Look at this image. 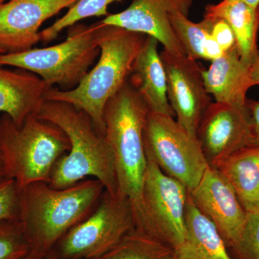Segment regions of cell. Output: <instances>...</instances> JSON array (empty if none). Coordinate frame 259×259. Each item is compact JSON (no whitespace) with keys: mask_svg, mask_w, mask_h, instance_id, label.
<instances>
[{"mask_svg":"<svg viewBox=\"0 0 259 259\" xmlns=\"http://www.w3.org/2000/svg\"><path fill=\"white\" fill-rule=\"evenodd\" d=\"M105 189L88 178L66 188L35 182L20 190L18 221L32 252L47 256L61 238L88 217Z\"/></svg>","mask_w":259,"mask_h":259,"instance_id":"6da1fadb","label":"cell"},{"mask_svg":"<svg viewBox=\"0 0 259 259\" xmlns=\"http://www.w3.org/2000/svg\"><path fill=\"white\" fill-rule=\"evenodd\" d=\"M6 1V0H0V3H3V2Z\"/></svg>","mask_w":259,"mask_h":259,"instance_id":"836d02e7","label":"cell"},{"mask_svg":"<svg viewBox=\"0 0 259 259\" xmlns=\"http://www.w3.org/2000/svg\"><path fill=\"white\" fill-rule=\"evenodd\" d=\"M44 259H59V257L57 256V255L56 254L55 251L54 250L49 253V254L45 257Z\"/></svg>","mask_w":259,"mask_h":259,"instance_id":"d6a6232c","label":"cell"},{"mask_svg":"<svg viewBox=\"0 0 259 259\" xmlns=\"http://www.w3.org/2000/svg\"><path fill=\"white\" fill-rule=\"evenodd\" d=\"M99 259H177L171 246L135 228Z\"/></svg>","mask_w":259,"mask_h":259,"instance_id":"7402d4cb","label":"cell"},{"mask_svg":"<svg viewBox=\"0 0 259 259\" xmlns=\"http://www.w3.org/2000/svg\"><path fill=\"white\" fill-rule=\"evenodd\" d=\"M148 110L138 90L127 82L107 102L104 112L105 137L113 156L117 196L134 209L136 229L144 231L143 185L148 160L143 134Z\"/></svg>","mask_w":259,"mask_h":259,"instance_id":"7a4b0ae2","label":"cell"},{"mask_svg":"<svg viewBox=\"0 0 259 259\" xmlns=\"http://www.w3.org/2000/svg\"><path fill=\"white\" fill-rule=\"evenodd\" d=\"M136 228L132 205L105 191L93 212L59 241V259H99Z\"/></svg>","mask_w":259,"mask_h":259,"instance_id":"ba28073f","label":"cell"},{"mask_svg":"<svg viewBox=\"0 0 259 259\" xmlns=\"http://www.w3.org/2000/svg\"><path fill=\"white\" fill-rule=\"evenodd\" d=\"M20 192L13 179L7 177L0 179V222L18 219Z\"/></svg>","mask_w":259,"mask_h":259,"instance_id":"484cf974","label":"cell"},{"mask_svg":"<svg viewBox=\"0 0 259 259\" xmlns=\"http://www.w3.org/2000/svg\"><path fill=\"white\" fill-rule=\"evenodd\" d=\"M49 88L30 71L0 66V112L21 126L29 116L36 114Z\"/></svg>","mask_w":259,"mask_h":259,"instance_id":"9a60e30c","label":"cell"},{"mask_svg":"<svg viewBox=\"0 0 259 259\" xmlns=\"http://www.w3.org/2000/svg\"><path fill=\"white\" fill-rule=\"evenodd\" d=\"M246 212V222L234 250L241 259H259V210Z\"/></svg>","mask_w":259,"mask_h":259,"instance_id":"d4e9b609","label":"cell"},{"mask_svg":"<svg viewBox=\"0 0 259 259\" xmlns=\"http://www.w3.org/2000/svg\"><path fill=\"white\" fill-rule=\"evenodd\" d=\"M59 127L67 136L70 148L53 168L49 185L66 188L88 178L101 182L110 195L117 196L113 156L93 120L82 110L65 102L44 100L35 114Z\"/></svg>","mask_w":259,"mask_h":259,"instance_id":"3957f363","label":"cell"},{"mask_svg":"<svg viewBox=\"0 0 259 259\" xmlns=\"http://www.w3.org/2000/svg\"><path fill=\"white\" fill-rule=\"evenodd\" d=\"M102 24L100 54L95 66L76 88L69 90L49 88L44 100L65 102L82 110L105 134V106L128 80L147 35Z\"/></svg>","mask_w":259,"mask_h":259,"instance_id":"277c9868","label":"cell"},{"mask_svg":"<svg viewBox=\"0 0 259 259\" xmlns=\"http://www.w3.org/2000/svg\"><path fill=\"white\" fill-rule=\"evenodd\" d=\"M159 42L146 37L135 61L128 81L144 99L149 112L175 116L167 96L166 71L158 52Z\"/></svg>","mask_w":259,"mask_h":259,"instance_id":"2e32d148","label":"cell"},{"mask_svg":"<svg viewBox=\"0 0 259 259\" xmlns=\"http://www.w3.org/2000/svg\"><path fill=\"white\" fill-rule=\"evenodd\" d=\"M172 28L180 40L187 56L197 60L213 61L223 54V51L211 34L212 20L204 17L194 23L183 13L177 12L170 15Z\"/></svg>","mask_w":259,"mask_h":259,"instance_id":"44dd1931","label":"cell"},{"mask_svg":"<svg viewBox=\"0 0 259 259\" xmlns=\"http://www.w3.org/2000/svg\"><path fill=\"white\" fill-rule=\"evenodd\" d=\"M160 55L166 71L167 96L177 122L196 137L199 122L212 102L204 86L203 68L187 56L165 50Z\"/></svg>","mask_w":259,"mask_h":259,"instance_id":"8fae6325","label":"cell"},{"mask_svg":"<svg viewBox=\"0 0 259 259\" xmlns=\"http://www.w3.org/2000/svg\"><path fill=\"white\" fill-rule=\"evenodd\" d=\"M101 21L70 27L64 41L42 49L0 54V66L27 70L49 88L69 90L84 78L100 54Z\"/></svg>","mask_w":259,"mask_h":259,"instance_id":"8992f818","label":"cell"},{"mask_svg":"<svg viewBox=\"0 0 259 259\" xmlns=\"http://www.w3.org/2000/svg\"><path fill=\"white\" fill-rule=\"evenodd\" d=\"M143 140L147 160L180 181L189 192L198 185L208 163L197 138L173 117L148 112Z\"/></svg>","mask_w":259,"mask_h":259,"instance_id":"52a82bcc","label":"cell"},{"mask_svg":"<svg viewBox=\"0 0 259 259\" xmlns=\"http://www.w3.org/2000/svg\"><path fill=\"white\" fill-rule=\"evenodd\" d=\"M66 134L58 126L29 116L21 126L9 116L0 117V153L7 177L20 190L35 182L49 183L56 162L69 151Z\"/></svg>","mask_w":259,"mask_h":259,"instance_id":"5b68a950","label":"cell"},{"mask_svg":"<svg viewBox=\"0 0 259 259\" xmlns=\"http://www.w3.org/2000/svg\"><path fill=\"white\" fill-rule=\"evenodd\" d=\"M187 237L177 259H233L214 223L201 212L189 193L185 213Z\"/></svg>","mask_w":259,"mask_h":259,"instance_id":"d6986e66","label":"cell"},{"mask_svg":"<svg viewBox=\"0 0 259 259\" xmlns=\"http://www.w3.org/2000/svg\"><path fill=\"white\" fill-rule=\"evenodd\" d=\"M31 251L18 219L0 222V259H24Z\"/></svg>","mask_w":259,"mask_h":259,"instance_id":"cb8c5ba5","label":"cell"},{"mask_svg":"<svg viewBox=\"0 0 259 259\" xmlns=\"http://www.w3.org/2000/svg\"><path fill=\"white\" fill-rule=\"evenodd\" d=\"M6 173H5L4 163H3V158H2L1 153H0V179L6 177Z\"/></svg>","mask_w":259,"mask_h":259,"instance_id":"4dcf8cb0","label":"cell"},{"mask_svg":"<svg viewBox=\"0 0 259 259\" xmlns=\"http://www.w3.org/2000/svg\"><path fill=\"white\" fill-rule=\"evenodd\" d=\"M122 0H79L70 7L67 13L51 26L40 31V41L48 44L55 40L61 31L76 25L83 19L92 17H107V7Z\"/></svg>","mask_w":259,"mask_h":259,"instance_id":"603a6c76","label":"cell"},{"mask_svg":"<svg viewBox=\"0 0 259 259\" xmlns=\"http://www.w3.org/2000/svg\"><path fill=\"white\" fill-rule=\"evenodd\" d=\"M0 54H4V52H3V51H2L1 49H0Z\"/></svg>","mask_w":259,"mask_h":259,"instance_id":"e575fe53","label":"cell"},{"mask_svg":"<svg viewBox=\"0 0 259 259\" xmlns=\"http://www.w3.org/2000/svg\"><path fill=\"white\" fill-rule=\"evenodd\" d=\"M245 107L249 115L255 145L259 144V100H247Z\"/></svg>","mask_w":259,"mask_h":259,"instance_id":"83f0119b","label":"cell"},{"mask_svg":"<svg viewBox=\"0 0 259 259\" xmlns=\"http://www.w3.org/2000/svg\"><path fill=\"white\" fill-rule=\"evenodd\" d=\"M194 204L234 249L246 222L247 212L234 189L217 168L208 166L198 185L190 192Z\"/></svg>","mask_w":259,"mask_h":259,"instance_id":"7c38bea8","label":"cell"},{"mask_svg":"<svg viewBox=\"0 0 259 259\" xmlns=\"http://www.w3.org/2000/svg\"><path fill=\"white\" fill-rule=\"evenodd\" d=\"M192 0H133L120 13L109 14L101 20L156 38L163 50L177 56H187L170 22V15L180 12L188 16Z\"/></svg>","mask_w":259,"mask_h":259,"instance_id":"4fadbf2b","label":"cell"},{"mask_svg":"<svg viewBox=\"0 0 259 259\" xmlns=\"http://www.w3.org/2000/svg\"><path fill=\"white\" fill-rule=\"evenodd\" d=\"M196 137L210 166L255 145L245 105L211 102L199 122Z\"/></svg>","mask_w":259,"mask_h":259,"instance_id":"30bf717a","label":"cell"},{"mask_svg":"<svg viewBox=\"0 0 259 259\" xmlns=\"http://www.w3.org/2000/svg\"><path fill=\"white\" fill-rule=\"evenodd\" d=\"M204 86L216 102L233 106H245L248 90L253 87L250 66L241 60L236 46L211 61L202 69Z\"/></svg>","mask_w":259,"mask_h":259,"instance_id":"e0dca14e","label":"cell"},{"mask_svg":"<svg viewBox=\"0 0 259 259\" xmlns=\"http://www.w3.org/2000/svg\"><path fill=\"white\" fill-rule=\"evenodd\" d=\"M204 17L223 19L228 23L236 37L241 60L250 66L259 52V8H252L240 0H222L218 4L207 5Z\"/></svg>","mask_w":259,"mask_h":259,"instance_id":"ac0fdd59","label":"cell"},{"mask_svg":"<svg viewBox=\"0 0 259 259\" xmlns=\"http://www.w3.org/2000/svg\"><path fill=\"white\" fill-rule=\"evenodd\" d=\"M245 4L249 5L252 8H259V0H240Z\"/></svg>","mask_w":259,"mask_h":259,"instance_id":"f546056e","label":"cell"},{"mask_svg":"<svg viewBox=\"0 0 259 259\" xmlns=\"http://www.w3.org/2000/svg\"><path fill=\"white\" fill-rule=\"evenodd\" d=\"M189 190L148 160L143 185L144 233L177 251L187 237L185 213Z\"/></svg>","mask_w":259,"mask_h":259,"instance_id":"9c48e42d","label":"cell"},{"mask_svg":"<svg viewBox=\"0 0 259 259\" xmlns=\"http://www.w3.org/2000/svg\"><path fill=\"white\" fill-rule=\"evenodd\" d=\"M212 167L229 182L246 212L259 210V144L243 148Z\"/></svg>","mask_w":259,"mask_h":259,"instance_id":"ffe728a7","label":"cell"},{"mask_svg":"<svg viewBox=\"0 0 259 259\" xmlns=\"http://www.w3.org/2000/svg\"><path fill=\"white\" fill-rule=\"evenodd\" d=\"M212 20L211 34L223 52H226L232 48L236 47V37L228 23L221 18L212 19Z\"/></svg>","mask_w":259,"mask_h":259,"instance_id":"4316f807","label":"cell"},{"mask_svg":"<svg viewBox=\"0 0 259 259\" xmlns=\"http://www.w3.org/2000/svg\"><path fill=\"white\" fill-rule=\"evenodd\" d=\"M79 0H8L0 3V49L6 53L29 50L40 41L48 19Z\"/></svg>","mask_w":259,"mask_h":259,"instance_id":"5bb4252c","label":"cell"},{"mask_svg":"<svg viewBox=\"0 0 259 259\" xmlns=\"http://www.w3.org/2000/svg\"><path fill=\"white\" fill-rule=\"evenodd\" d=\"M46 256L44 255L38 254V253H35V252L31 251V253L25 257L24 259H44Z\"/></svg>","mask_w":259,"mask_h":259,"instance_id":"1f68e13d","label":"cell"},{"mask_svg":"<svg viewBox=\"0 0 259 259\" xmlns=\"http://www.w3.org/2000/svg\"><path fill=\"white\" fill-rule=\"evenodd\" d=\"M250 76L252 85H259V52L253 64L250 66Z\"/></svg>","mask_w":259,"mask_h":259,"instance_id":"f1b7e54d","label":"cell"}]
</instances>
